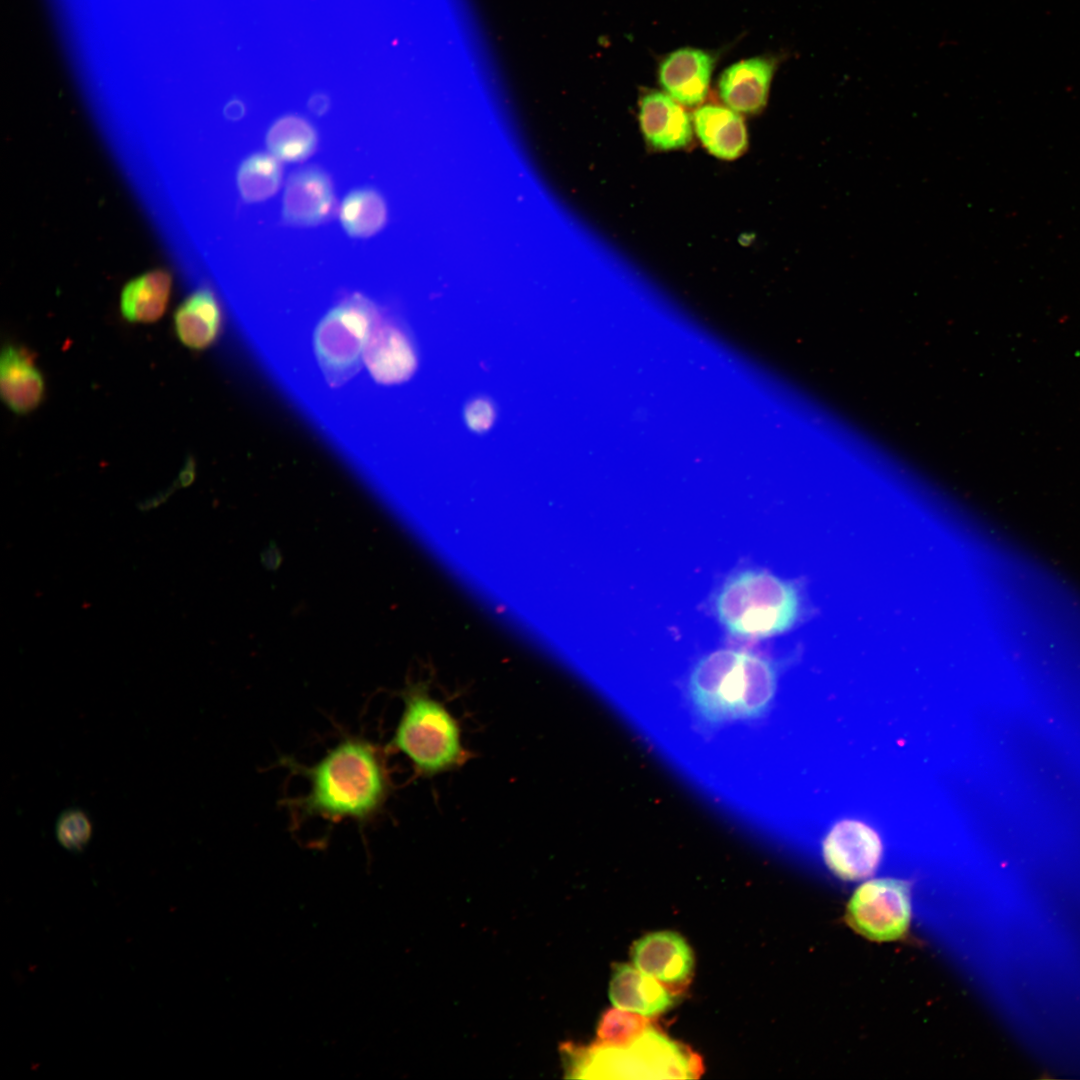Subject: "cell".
I'll list each match as a JSON object with an SVG mask.
<instances>
[{
	"instance_id": "obj_1",
	"label": "cell",
	"mask_w": 1080,
	"mask_h": 1080,
	"mask_svg": "<svg viewBox=\"0 0 1080 1080\" xmlns=\"http://www.w3.org/2000/svg\"><path fill=\"white\" fill-rule=\"evenodd\" d=\"M310 790L296 801L305 816L367 822L382 809L390 779L380 751L370 742L347 737L312 767H300Z\"/></svg>"
},
{
	"instance_id": "obj_2",
	"label": "cell",
	"mask_w": 1080,
	"mask_h": 1080,
	"mask_svg": "<svg viewBox=\"0 0 1080 1080\" xmlns=\"http://www.w3.org/2000/svg\"><path fill=\"white\" fill-rule=\"evenodd\" d=\"M688 688L696 711L708 722L746 720L767 710L776 690V672L762 657L719 649L697 662Z\"/></svg>"
},
{
	"instance_id": "obj_3",
	"label": "cell",
	"mask_w": 1080,
	"mask_h": 1080,
	"mask_svg": "<svg viewBox=\"0 0 1080 1080\" xmlns=\"http://www.w3.org/2000/svg\"><path fill=\"white\" fill-rule=\"evenodd\" d=\"M570 1077L588 1079H694L703 1072L701 1058L650 1026L629 1044L597 1042L589 1048L567 1045Z\"/></svg>"
},
{
	"instance_id": "obj_4",
	"label": "cell",
	"mask_w": 1080,
	"mask_h": 1080,
	"mask_svg": "<svg viewBox=\"0 0 1080 1080\" xmlns=\"http://www.w3.org/2000/svg\"><path fill=\"white\" fill-rule=\"evenodd\" d=\"M714 608L730 634L761 639L793 627L800 614V596L791 582L764 570L746 569L723 583Z\"/></svg>"
},
{
	"instance_id": "obj_5",
	"label": "cell",
	"mask_w": 1080,
	"mask_h": 1080,
	"mask_svg": "<svg viewBox=\"0 0 1080 1080\" xmlns=\"http://www.w3.org/2000/svg\"><path fill=\"white\" fill-rule=\"evenodd\" d=\"M404 710L390 746L404 754L417 775L435 776L461 767L469 757L461 742L457 720L425 684L403 693Z\"/></svg>"
},
{
	"instance_id": "obj_6",
	"label": "cell",
	"mask_w": 1080,
	"mask_h": 1080,
	"mask_svg": "<svg viewBox=\"0 0 1080 1080\" xmlns=\"http://www.w3.org/2000/svg\"><path fill=\"white\" fill-rule=\"evenodd\" d=\"M378 322L376 305L360 293L345 297L322 318L314 349L330 386H342L359 371L362 352Z\"/></svg>"
},
{
	"instance_id": "obj_7",
	"label": "cell",
	"mask_w": 1080,
	"mask_h": 1080,
	"mask_svg": "<svg viewBox=\"0 0 1080 1080\" xmlns=\"http://www.w3.org/2000/svg\"><path fill=\"white\" fill-rule=\"evenodd\" d=\"M846 918L852 928L871 940L903 937L911 920L909 885L888 878L865 882L851 897Z\"/></svg>"
},
{
	"instance_id": "obj_8",
	"label": "cell",
	"mask_w": 1080,
	"mask_h": 1080,
	"mask_svg": "<svg viewBox=\"0 0 1080 1080\" xmlns=\"http://www.w3.org/2000/svg\"><path fill=\"white\" fill-rule=\"evenodd\" d=\"M333 181L318 166L293 171L286 180L281 215L288 225L313 227L327 222L336 212Z\"/></svg>"
},
{
	"instance_id": "obj_9",
	"label": "cell",
	"mask_w": 1080,
	"mask_h": 1080,
	"mask_svg": "<svg viewBox=\"0 0 1080 1080\" xmlns=\"http://www.w3.org/2000/svg\"><path fill=\"white\" fill-rule=\"evenodd\" d=\"M828 867L840 878L859 880L877 868L882 845L877 833L855 820L837 823L829 832L823 846Z\"/></svg>"
},
{
	"instance_id": "obj_10",
	"label": "cell",
	"mask_w": 1080,
	"mask_h": 1080,
	"mask_svg": "<svg viewBox=\"0 0 1080 1080\" xmlns=\"http://www.w3.org/2000/svg\"><path fill=\"white\" fill-rule=\"evenodd\" d=\"M634 966L652 976L671 992L687 984L694 958L682 936L671 931L650 933L632 948Z\"/></svg>"
},
{
	"instance_id": "obj_11",
	"label": "cell",
	"mask_w": 1080,
	"mask_h": 1080,
	"mask_svg": "<svg viewBox=\"0 0 1080 1080\" xmlns=\"http://www.w3.org/2000/svg\"><path fill=\"white\" fill-rule=\"evenodd\" d=\"M776 60L753 57L726 68L718 83L719 96L730 109L742 114H755L766 105Z\"/></svg>"
},
{
	"instance_id": "obj_12",
	"label": "cell",
	"mask_w": 1080,
	"mask_h": 1080,
	"mask_svg": "<svg viewBox=\"0 0 1080 1080\" xmlns=\"http://www.w3.org/2000/svg\"><path fill=\"white\" fill-rule=\"evenodd\" d=\"M0 392L3 402L16 414L35 410L45 396V381L31 351L6 344L0 357Z\"/></svg>"
},
{
	"instance_id": "obj_13",
	"label": "cell",
	"mask_w": 1080,
	"mask_h": 1080,
	"mask_svg": "<svg viewBox=\"0 0 1080 1080\" xmlns=\"http://www.w3.org/2000/svg\"><path fill=\"white\" fill-rule=\"evenodd\" d=\"M714 59L701 49L682 48L665 57L659 82L665 93L684 106H697L707 96Z\"/></svg>"
},
{
	"instance_id": "obj_14",
	"label": "cell",
	"mask_w": 1080,
	"mask_h": 1080,
	"mask_svg": "<svg viewBox=\"0 0 1080 1080\" xmlns=\"http://www.w3.org/2000/svg\"><path fill=\"white\" fill-rule=\"evenodd\" d=\"M639 120L647 142L658 150L687 146L693 136L692 120L680 103L668 94L653 91L641 99Z\"/></svg>"
},
{
	"instance_id": "obj_15",
	"label": "cell",
	"mask_w": 1080,
	"mask_h": 1080,
	"mask_svg": "<svg viewBox=\"0 0 1080 1080\" xmlns=\"http://www.w3.org/2000/svg\"><path fill=\"white\" fill-rule=\"evenodd\" d=\"M365 361L381 384H398L415 371L416 355L407 336L391 325L375 326L366 345Z\"/></svg>"
},
{
	"instance_id": "obj_16",
	"label": "cell",
	"mask_w": 1080,
	"mask_h": 1080,
	"mask_svg": "<svg viewBox=\"0 0 1080 1080\" xmlns=\"http://www.w3.org/2000/svg\"><path fill=\"white\" fill-rule=\"evenodd\" d=\"M612 1004L646 1017L666 1011L674 1002L672 992L652 976L628 964L617 965L610 981Z\"/></svg>"
},
{
	"instance_id": "obj_17",
	"label": "cell",
	"mask_w": 1080,
	"mask_h": 1080,
	"mask_svg": "<svg viewBox=\"0 0 1080 1080\" xmlns=\"http://www.w3.org/2000/svg\"><path fill=\"white\" fill-rule=\"evenodd\" d=\"M693 124L703 146L717 158L733 160L747 148L745 123L738 112L727 106H700L694 113Z\"/></svg>"
},
{
	"instance_id": "obj_18",
	"label": "cell",
	"mask_w": 1080,
	"mask_h": 1080,
	"mask_svg": "<svg viewBox=\"0 0 1080 1080\" xmlns=\"http://www.w3.org/2000/svg\"><path fill=\"white\" fill-rule=\"evenodd\" d=\"M222 311L214 293L201 288L189 295L175 310L174 330L179 341L192 350L211 346L222 329Z\"/></svg>"
},
{
	"instance_id": "obj_19",
	"label": "cell",
	"mask_w": 1080,
	"mask_h": 1080,
	"mask_svg": "<svg viewBox=\"0 0 1080 1080\" xmlns=\"http://www.w3.org/2000/svg\"><path fill=\"white\" fill-rule=\"evenodd\" d=\"M172 277L165 269H154L130 280L120 295V311L131 323L148 324L166 311Z\"/></svg>"
},
{
	"instance_id": "obj_20",
	"label": "cell",
	"mask_w": 1080,
	"mask_h": 1080,
	"mask_svg": "<svg viewBox=\"0 0 1080 1080\" xmlns=\"http://www.w3.org/2000/svg\"><path fill=\"white\" fill-rule=\"evenodd\" d=\"M340 224L351 238H369L383 229L387 222V205L382 194L373 187L351 190L338 206Z\"/></svg>"
},
{
	"instance_id": "obj_21",
	"label": "cell",
	"mask_w": 1080,
	"mask_h": 1080,
	"mask_svg": "<svg viewBox=\"0 0 1080 1080\" xmlns=\"http://www.w3.org/2000/svg\"><path fill=\"white\" fill-rule=\"evenodd\" d=\"M265 143L268 152L282 163H298L314 154L318 146V133L306 118L287 114L271 124Z\"/></svg>"
},
{
	"instance_id": "obj_22",
	"label": "cell",
	"mask_w": 1080,
	"mask_h": 1080,
	"mask_svg": "<svg viewBox=\"0 0 1080 1080\" xmlns=\"http://www.w3.org/2000/svg\"><path fill=\"white\" fill-rule=\"evenodd\" d=\"M283 180L282 162L269 152H254L240 163L236 185L246 203L263 202L275 195Z\"/></svg>"
},
{
	"instance_id": "obj_23",
	"label": "cell",
	"mask_w": 1080,
	"mask_h": 1080,
	"mask_svg": "<svg viewBox=\"0 0 1080 1080\" xmlns=\"http://www.w3.org/2000/svg\"><path fill=\"white\" fill-rule=\"evenodd\" d=\"M650 1026L648 1017L616 1007L602 1015L597 1030L598 1042L615 1046L626 1045Z\"/></svg>"
},
{
	"instance_id": "obj_24",
	"label": "cell",
	"mask_w": 1080,
	"mask_h": 1080,
	"mask_svg": "<svg viewBox=\"0 0 1080 1080\" xmlns=\"http://www.w3.org/2000/svg\"><path fill=\"white\" fill-rule=\"evenodd\" d=\"M55 832L57 840L64 848L81 851L91 838L92 823L84 811L71 808L58 817Z\"/></svg>"
},
{
	"instance_id": "obj_25",
	"label": "cell",
	"mask_w": 1080,
	"mask_h": 1080,
	"mask_svg": "<svg viewBox=\"0 0 1080 1080\" xmlns=\"http://www.w3.org/2000/svg\"><path fill=\"white\" fill-rule=\"evenodd\" d=\"M466 418L474 430H486L494 419L493 407L487 400H476L467 407Z\"/></svg>"
},
{
	"instance_id": "obj_26",
	"label": "cell",
	"mask_w": 1080,
	"mask_h": 1080,
	"mask_svg": "<svg viewBox=\"0 0 1080 1080\" xmlns=\"http://www.w3.org/2000/svg\"><path fill=\"white\" fill-rule=\"evenodd\" d=\"M225 112L230 118H239L244 113V107L241 102L232 101L226 106Z\"/></svg>"
}]
</instances>
